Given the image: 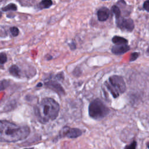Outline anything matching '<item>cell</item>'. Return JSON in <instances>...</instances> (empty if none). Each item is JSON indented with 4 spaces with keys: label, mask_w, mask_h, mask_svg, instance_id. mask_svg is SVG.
Listing matches in <instances>:
<instances>
[{
    "label": "cell",
    "mask_w": 149,
    "mask_h": 149,
    "mask_svg": "<svg viewBox=\"0 0 149 149\" xmlns=\"http://www.w3.org/2000/svg\"><path fill=\"white\" fill-rule=\"evenodd\" d=\"M108 107L100 99H95L89 105L88 114L94 119H101L105 117L109 113Z\"/></svg>",
    "instance_id": "4"
},
{
    "label": "cell",
    "mask_w": 149,
    "mask_h": 149,
    "mask_svg": "<svg viewBox=\"0 0 149 149\" xmlns=\"http://www.w3.org/2000/svg\"><path fill=\"white\" fill-rule=\"evenodd\" d=\"M37 87H41V86H42V83H38V84L37 85Z\"/></svg>",
    "instance_id": "22"
},
{
    "label": "cell",
    "mask_w": 149,
    "mask_h": 149,
    "mask_svg": "<svg viewBox=\"0 0 149 149\" xmlns=\"http://www.w3.org/2000/svg\"><path fill=\"white\" fill-rule=\"evenodd\" d=\"M69 47H70V49L72 50L75 49V48H76V44H75V43L73 41H72V42L69 44Z\"/></svg>",
    "instance_id": "21"
},
{
    "label": "cell",
    "mask_w": 149,
    "mask_h": 149,
    "mask_svg": "<svg viewBox=\"0 0 149 149\" xmlns=\"http://www.w3.org/2000/svg\"><path fill=\"white\" fill-rule=\"evenodd\" d=\"M9 85V81L6 80H3L1 81V90H3Z\"/></svg>",
    "instance_id": "17"
},
{
    "label": "cell",
    "mask_w": 149,
    "mask_h": 149,
    "mask_svg": "<svg viewBox=\"0 0 149 149\" xmlns=\"http://www.w3.org/2000/svg\"><path fill=\"white\" fill-rule=\"evenodd\" d=\"M97 17L99 21L104 22L107 20L109 16V10L106 7H101L97 11Z\"/></svg>",
    "instance_id": "9"
},
{
    "label": "cell",
    "mask_w": 149,
    "mask_h": 149,
    "mask_svg": "<svg viewBox=\"0 0 149 149\" xmlns=\"http://www.w3.org/2000/svg\"><path fill=\"white\" fill-rule=\"evenodd\" d=\"M147 147H148V149H149V143H147Z\"/></svg>",
    "instance_id": "23"
},
{
    "label": "cell",
    "mask_w": 149,
    "mask_h": 149,
    "mask_svg": "<svg viewBox=\"0 0 149 149\" xmlns=\"http://www.w3.org/2000/svg\"><path fill=\"white\" fill-rule=\"evenodd\" d=\"M26 149H34L33 148H26Z\"/></svg>",
    "instance_id": "24"
},
{
    "label": "cell",
    "mask_w": 149,
    "mask_h": 149,
    "mask_svg": "<svg viewBox=\"0 0 149 149\" xmlns=\"http://www.w3.org/2000/svg\"><path fill=\"white\" fill-rule=\"evenodd\" d=\"M7 61V56L5 53L1 52L0 54V62L2 65L4 64Z\"/></svg>",
    "instance_id": "16"
},
{
    "label": "cell",
    "mask_w": 149,
    "mask_h": 149,
    "mask_svg": "<svg viewBox=\"0 0 149 149\" xmlns=\"http://www.w3.org/2000/svg\"><path fill=\"white\" fill-rule=\"evenodd\" d=\"M30 132V128L27 126H19L7 120L1 121L0 139L2 142L12 143L23 140Z\"/></svg>",
    "instance_id": "1"
},
{
    "label": "cell",
    "mask_w": 149,
    "mask_h": 149,
    "mask_svg": "<svg viewBox=\"0 0 149 149\" xmlns=\"http://www.w3.org/2000/svg\"><path fill=\"white\" fill-rule=\"evenodd\" d=\"M139 54L138 52H133V53H132V54L130 55V59L129 61H135L139 56Z\"/></svg>",
    "instance_id": "19"
},
{
    "label": "cell",
    "mask_w": 149,
    "mask_h": 149,
    "mask_svg": "<svg viewBox=\"0 0 149 149\" xmlns=\"http://www.w3.org/2000/svg\"><path fill=\"white\" fill-rule=\"evenodd\" d=\"M45 86L47 88L54 91L60 95L65 94V91L63 87L58 81L55 80H48L47 81H45Z\"/></svg>",
    "instance_id": "7"
},
{
    "label": "cell",
    "mask_w": 149,
    "mask_h": 149,
    "mask_svg": "<svg viewBox=\"0 0 149 149\" xmlns=\"http://www.w3.org/2000/svg\"><path fill=\"white\" fill-rule=\"evenodd\" d=\"M17 6L16 4L13 3H10L6 6H4L2 8V10L3 12H7V11H16L17 10Z\"/></svg>",
    "instance_id": "13"
},
{
    "label": "cell",
    "mask_w": 149,
    "mask_h": 149,
    "mask_svg": "<svg viewBox=\"0 0 149 149\" xmlns=\"http://www.w3.org/2000/svg\"><path fill=\"white\" fill-rule=\"evenodd\" d=\"M52 5V0H42L40 2L38 6L40 9L49 8Z\"/></svg>",
    "instance_id": "12"
},
{
    "label": "cell",
    "mask_w": 149,
    "mask_h": 149,
    "mask_svg": "<svg viewBox=\"0 0 149 149\" xmlns=\"http://www.w3.org/2000/svg\"><path fill=\"white\" fill-rule=\"evenodd\" d=\"M112 41L115 45H124L127 44L128 42V41L126 38L117 36H114L112 38Z\"/></svg>",
    "instance_id": "11"
},
{
    "label": "cell",
    "mask_w": 149,
    "mask_h": 149,
    "mask_svg": "<svg viewBox=\"0 0 149 149\" xmlns=\"http://www.w3.org/2000/svg\"><path fill=\"white\" fill-rule=\"evenodd\" d=\"M59 104L51 98H44L34 108V113L38 120L46 123L55 120L59 111Z\"/></svg>",
    "instance_id": "2"
},
{
    "label": "cell",
    "mask_w": 149,
    "mask_h": 149,
    "mask_svg": "<svg viewBox=\"0 0 149 149\" xmlns=\"http://www.w3.org/2000/svg\"><path fill=\"white\" fill-rule=\"evenodd\" d=\"M117 26L122 30L132 31L134 28V24L130 18H126L122 16L116 19Z\"/></svg>",
    "instance_id": "5"
},
{
    "label": "cell",
    "mask_w": 149,
    "mask_h": 149,
    "mask_svg": "<svg viewBox=\"0 0 149 149\" xmlns=\"http://www.w3.org/2000/svg\"><path fill=\"white\" fill-rule=\"evenodd\" d=\"M105 85L113 98L119 97L126 89V84L123 77L118 75L110 76L108 81H107L105 82Z\"/></svg>",
    "instance_id": "3"
},
{
    "label": "cell",
    "mask_w": 149,
    "mask_h": 149,
    "mask_svg": "<svg viewBox=\"0 0 149 149\" xmlns=\"http://www.w3.org/2000/svg\"><path fill=\"white\" fill-rule=\"evenodd\" d=\"M10 33L12 34V35L14 37L17 36L19 34V29L16 27H15V26L10 28Z\"/></svg>",
    "instance_id": "15"
},
{
    "label": "cell",
    "mask_w": 149,
    "mask_h": 149,
    "mask_svg": "<svg viewBox=\"0 0 149 149\" xmlns=\"http://www.w3.org/2000/svg\"><path fill=\"white\" fill-rule=\"evenodd\" d=\"M111 10L112 12V13L115 15L116 19L119 18V17H120V15H121V12H120V10L119 9V8L116 5H113L112 6L111 8Z\"/></svg>",
    "instance_id": "14"
},
{
    "label": "cell",
    "mask_w": 149,
    "mask_h": 149,
    "mask_svg": "<svg viewBox=\"0 0 149 149\" xmlns=\"http://www.w3.org/2000/svg\"><path fill=\"white\" fill-rule=\"evenodd\" d=\"M143 8L149 12V0H147L144 2L143 4Z\"/></svg>",
    "instance_id": "20"
},
{
    "label": "cell",
    "mask_w": 149,
    "mask_h": 149,
    "mask_svg": "<svg viewBox=\"0 0 149 149\" xmlns=\"http://www.w3.org/2000/svg\"><path fill=\"white\" fill-rule=\"evenodd\" d=\"M137 146V143L135 141L132 142L129 145L126 146L125 147V149H136Z\"/></svg>",
    "instance_id": "18"
},
{
    "label": "cell",
    "mask_w": 149,
    "mask_h": 149,
    "mask_svg": "<svg viewBox=\"0 0 149 149\" xmlns=\"http://www.w3.org/2000/svg\"><path fill=\"white\" fill-rule=\"evenodd\" d=\"M82 134L80 129L77 128H71L68 126L64 127L61 131L62 136L67 137L71 139L76 138Z\"/></svg>",
    "instance_id": "6"
},
{
    "label": "cell",
    "mask_w": 149,
    "mask_h": 149,
    "mask_svg": "<svg viewBox=\"0 0 149 149\" xmlns=\"http://www.w3.org/2000/svg\"><path fill=\"white\" fill-rule=\"evenodd\" d=\"M9 72L10 74L15 77H19L20 76L21 70L18 66L16 65H13L9 68Z\"/></svg>",
    "instance_id": "10"
},
{
    "label": "cell",
    "mask_w": 149,
    "mask_h": 149,
    "mask_svg": "<svg viewBox=\"0 0 149 149\" xmlns=\"http://www.w3.org/2000/svg\"><path fill=\"white\" fill-rule=\"evenodd\" d=\"M130 49V47L127 44L115 45L112 47L111 51L115 55H122Z\"/></svg>",
    "instance_id": "8"
}]
</instances>
